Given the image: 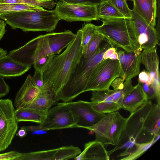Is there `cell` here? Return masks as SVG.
<instances>
[{
	"instance_id": "obj_30",
	"label": "cell",
	"mask_w": 160,
	"mask_h": 160,
	"mask_svg": "<svg viewBox=\"0 0 160 160\" xmlns=\"http://www.w3.org/2000/svg\"><path fill=\"white\" fill-rule=\"evenodd\" d=\"M117 9L126 18H131L132 10L130 9L126 0H109Z\"/></svg>"
},
{
	"instance_id": "obj_27",
	"label": "cell",
	"mask_w": 160,
	"mask_h": 160,
	"mask_svg": "<svg viewBox=\"0 0 160 160\" xmlns=\"http://www.w3.org/2000/svg\"><path fill=\"white\" fill-rule=\"evenodd\" d=\"M53 157V160H68L74 158L81 152L78 147L71 145L58 148Z\"/></svg>"
},
{
	"instance_id": "obj_20",
	"label": "cell",
	"mask_w": 160,
	"mask_h": 160,
	"mask_svg": "<svg viewBox=\"0 0 160 160\" xmlns=\"http://www.w3.org/2000/svg\"><path fill=\"white\" fill-rule=\"evenodd\" d=\"M133 9L152 27L156 25L157 12L156 0H133Z\"/></svg>"
},
{
	"instance_id": "obj_38",
	"label": "cell",
	"mask_w": 160,
	"mask_h": 160,
	"mask_svg": "<svg viewBox=\"0 0 160 160\" xmlns=\"http://www.w3.org/2000/svg\"><path fill=\"white\" fill-rule=\"evenodd\" d=\"M138 74V82L140 83H146L149 85H151L149 76L146 70H143L140 72Z\"/></svg>"
},
{
	"instance_id": "obj_37",
	"label": "cell",
	"mask_w": 160,
	"mask_h": 160,
	"mask_svg": "<svg viewBox=\"0 0 160 160\" xmlns=\"http://www.w3.org/2000/svg\"><path fill=\"white\" fill-rule=\"evenodd\" d=\"M10 88L3 77L0 75V98L7 95L9 92Z\"/></svg>"
},
{
	"instance_id": "obj_36",
	"label": "cell",
	"mask_w": 160,
	"mask_h": 160,
	"mask_svg": "<svg viewBox=\"0 0 160 160\" xmlns=\"http://www.w3.org/2000/svg\"><path fill=\"white\" fill-rule=\"evenodd\" d=\"M32 78L37 87L40 90L44 86L42 74V73L38 71L35 70Z\"/></svg>"
},
{
	"instance_id": "obj_5",
	"label": "cell",
	"mask_w": 160,
	"mask_h": 160,
	"mask_svg": "<svg viewBox=\"0 0 160 160\" xmlns=\"http://www.w3.org/2000/svg\"><path fill=\"white\" fill-rule=\"evenodd\" d=\"M126 118L117 111L108 113L96 124L85 128L94 132L95 140L104 145L116 146L124 127Z\"/></svg>"
},
{
	"instance_id": "obj_45",
	"label": "cell",
	"mask_w": 160,
	"mask_h": 160,
	"mask_svg": "<svg viewBox=\"0 0 160 160\" xmlns=\"http://www.w3.org/2000/svg\"><path fill=\"white\" fill-rule=\"evenodd\" d=\"M41 1H54V0H40Z\"/></svg>"
},
{
	"instance_id": "obj_26",
	"label": "cell",
	"mask_w": 160,
	"mask_h": 160,
	"mask_svg": "<svg viewBox=\"0 0 160 160\" xmlns=\"http://www.w3.org/2000/svg\"><path fill=\"white\" fill-rule=\"evenodd\" d=\"M58 149L22 153L18 160H53Z\"/></svg>"
},
{
	"instance_id": "obj_43",
	"label": "cell",
	"mask_w": 160,
	"mask_h": 160,
	"mask_svg": "<svg viewBox=\"0 0 160 160\" xmlns=\"http://www.w3.org/2000/svg\"><path fill=\"white\" fill-rule=\"evenodd\" d=\"M8 55L7 51L3 49L0 48V58Z\"/></svg>"
},
{
	"instance_id": "obj_14",
	"label": "cell",
	"mask_w": 160,
	"mask_h": 160,
	"mask_svg": "<svg viewBox=\"0 0 160 160\" xmlns=\"http://www.w3.org/2000/svg\"><path fill=\"white\" fill-rule=\"evenodd\" d=\"M160 102L154 104L145 120L142 130L137 143L152 141L160 132Z\"/></svg>"
},
{
	"instance_id": "obj_41",
	"label": "cell",
	"mask_w": 160,
	"mask_h": 160,
	"mask_svg": "<svg viewBox=\"0 0 160 160\" xmlns=\"http://www.w3.org/2000/svg\"><path fill=\"white\" fill-rule=\"evenodd\" d=\"M6 23L4 20L3 22L0 24V41L3 37L6 32Z\"/></svg>"
},
{
	"instance_id": "obj_44",
	"label": "cell",
	"mask_w": 160,
	"mask_h": 160,
	"mask_svg": "<svg viewBox=\"0 0 160 160\" xmlns=\"http://www.w3.org/2000/svg\"><path fill=\"white\" fill-rule=\"evenodd\" d=\"M160 132L157 135H156L153 139V143L154 144L160 138Z\"/></svg>"
},
{
	"instance_id": "obj_4",
	"label": "cell",
	"mask_w": 160,
	"mask_h": 160,
	"mask_svg": "<svg viewBox=\"0 0 160 160\" xmlns=\"http://www.w3.org/2000/svg\"><path fill=\"white\" fill-rule=\"evenodd\" d=\"M152 106L151 100H148L126 118L125 124L118 141L115 148L107 151L109 156L114 152L123 149L132 148L142 130L143 123Z\"/></svg>"
},
{
	"instance_id": "obj_16",
	"label": "cell",
	"mask_w": 160,
	"mask_h": 160,
	"mask_svg": "<svg viewBox=\"0 0 160 160\" xmlns=\"http://www.w3.org/2000/svg\"><path fill=\"white\" fill-rule=\"evenodd\" d=\"M159 62L156 47L150 50H143L142 52L141 64L144 66L149 74L151 84L153 82H160Z\"/></svg>"
},
{
	"instance_id": "obj_24",
	"label": "cell",
	"mask_w": 160,
	"mask_h": 160,
	"mask_svg": "<svg viewBox=\"0 0 160 160\" xmlns=\"http://www.w3.org/2000/svg\"><path fill=\"white\" fill-rule=\"evenodd\" d=\"M98 14L99 19L103 20L124 17L109 0L102 2L98 5Z\"/></svg>"
},
{
	"instance_id": "obj_29",
	"label": "cell",
	"mask_w": 160,
	"mask_h": 160,
	"mask_svg": "<svg viewBox=\"0 0 160 160\" xmlns=\"http://www.w3.org/2000/svg\"><path fill=\"white\" fill-rule=\"evenodd\" d=\"M96 26L91 23H87L80 29L82 32V53L85 51L87 45L94 32Z\"/></svg>"
},
{
	"instance_id": "obj_18",
	"label": "cell",
	"mask_w": 160,
	"mask_h": 160,
	"mask_svg": "<svg viewBox=\"0 0 160 160\" xmlns=\"http://www.w3.org/2000/svg\"><path fill=\"white\" fill-rule=\"evenodd\" d=\"M74 159L77 160H109L110 156L104 145L96 140L89 142L84 144L82 152Z\"/></svg>"
},
{
	"instance_id": "obj_32",
	"label": "cell",
	"mask_w": 160,
	"mask_h": 160,
	"mask_svg": "<svg viewBox=\"0 0 160 160\" xmlns=\"http://www.w3.org/2000/svg\"><path fill=\"white\" fill-rule=\"evenodd\" d=\"M26 0L30 4L39 6L49 9L53 8L56 4V3L54 1H46L40 0Z\"/></svg>"
},
{
	"instance_id": "obj_21",
	"label": "cell",
	"mask_w": 160,
	"mask_h": 160,
	"mask_svg": "<svg viewBox=\"0 0 160 160\" xmlns=\"http://www.w3.org/2000/svg\"><path fill=\"white\" fill-rule=\"evenodd\" d=\"M31 68L17 62L8 55L0 58V75L3 77L21 76Z\"/></svg>"
},
{
	"instance_id": "obj_35",
	"label": "cell",
	"mask_w": 160,
	"mask_h": 160,
	"mask_svg": "<svg viewBox=\"0 0 160 160\" xmlns=\"http://www.w3.org/2000/svg\"><path fill=\"white\" fill-rule=\"evenodd\" d=\"M117 49V48L113 47H111L109 48L104 53L103 59L104 60L109 59L111 60H118Z\"/></svg>"
},
{
	"instance_id": "obj_31",
	"label": "cell",
	"mask_w": 160,
	"mask_h": 160,
	"mask_svg": "<svg viewBox=\"0 0 160 160\" xmlns=\"http://www.w3.org/2000/svg\"><path fill=\"white\" fill-rule=\"evenodd\" d=\"M55 55L48 54L36 60L33 65L35 70L41 72L42 74L48 64Z\"/></svg>"
},
{
	"instance_id": "obj_6",
	"label": "cell",
	"mask_w": 160,
	"mask_h": 160,
	"mask_svg": "<svg viewBox=\"0 0 160 160\" xmlns=\"http://www.w3.org/2000/svg\"><path fill=\"white\" fill-rule=\"evenodd\" d=\"M49 54H52L48 33L32 39L22 46L10 51L8 55L17 62L31 67L36 60Z\"/></svg>"
},
{
	"instance_id": "obj_7",
	"label": "cell",
	"mask_w": 160,
	"mask_h": 160,
	"mask_svg": "<svg viewBox=\"0 0 160 160\" xmlns=\"http://www.w3.org/2000/svg\"><path fill=\"white\" fill-rule=\"evenodd\" d=\"M120 69L118 60L103 59L96 66L91 75L85 91L109 89L113 81L119 77Z\"/></svg>"
},
{
	"instance_id": "obj_40",
	"label": "cell",
	"mask_w": 160,
	"mask_h": 160,
	"mask_svg": "<svg viewBox=\"0 0 160 160\" xmlns=\"http://www.w3.org/2000/svg\"><path fill=\"white\" fill-rule=\"evenodd\" d=\"M21 128L25 129L27 131L36 132L38 131H47V130L40 125L37 126H23Z\"/></svg>"
},
{
	"instance_id": "obj_11",
	"label": "cell",
	"mask_w": 160,
	"mask_h": 160,
	"mask_svg": "<svg viewBox=\"0 0 160 160\" xmlns=\"http://www.w3.org/2000/svg\"><path fill=\"white\" fill-rule=\"evenodd\" d=\"M39 125L49 130L74 128L75 123L69 107L63 102L50 108Z\"/></svg>"
},
{
	"instance_id": "obj_10",
	"label": "cell",
	"mask_w": 160,
	"mask_h": 160,
	"mask_svg": "<svg viewBox=\"0 0 160 160\" xmlns=\"http://www.w3.org/2000/svg\"><path fill=\"white\" fill-rule=\"evenodd\" d=\"M66 103L73 116L74 128H85L93 126L106 115L96 110L92 106L91 102L79 100Z\"/></svg>"
},
{
	"instance_id": "obj_23",
	"label": "cell",
	"mask_w": 160,
	"mask_h": 160,
	"mask_svg": "<svg viewBox=\"0 0 160 160\" xmlns=\"http://www.w3.org/2000/svg\"><path fill=\"white\" fill-rule=\"evenodd\" d=\"M153 139L150 142L143 143H136L132 148L126 150L118 157H125L121 159L122 160H136L143 154L153 145Z\"/></svg>"
},
{
	"instance_id": "obj_15",
	"label": "cell",
	"mask_w": 160,
	"mask_h": 160,
	"mask_svg": "<svg viewBox=\"0 0 160 160\" xmlns=\"http://www.w3.org/2000/svg\"><path fill=\"white\" fill-rule=\"evenodd\" d=\"M40 90L32 76L30 74L28 75L16 94L14 100V106L18 109L29 105L35 99Z\"/></svg>"
},
{
	"instance_id": "obj_22",
	"label": "cell",
	"mask_w": 160,
	"mask_h": 160,
	"mask_svg": "<svg viewBox=\"0 0 160 160\" xmlns=\"http://www.w3.org/2000/svg\"><path fill=\"white\" fill-rule=\"evenodd\" d=\"M16 119L18 123L21 121H30L41 123L47 112L30 109L20 108L15 110Z\"/></svg>"
},
{
	"instance_id": "obj_9",
	"label": "cell",
	"mask_w": 160,
	"mask_h": 160,
	"mask_svg": "<svg viewBox=\"0 0 160 160\" xmlns=\"http://www.w3.org/2000/svg\"><path fill=\"white\" fill-rule=\"evenodd\" d=\"M15 110L11 100L0 99V152L8 148L17 132Z\"/></svg>"
},
{
	"instance_id": "obj_17",
	"label": "cell",
	"mask_w": 160,
	"mask_h": 160,
	"mask_svg": "<svg viewBox=\"0 0 160 160\" xmlns=\"http://www.w3.org/2000/svg\"><path fill=\"white\" fill-rule=\"evenodd\" d=\"M148 100L146 93L141 83L138 82L124 98L121 109L128 111L131 113L136 110Z\"/></svg>"
},
{
	"instance_id": "obj_13",
	"label": "cell",
	"mask_w": 160,
	"mask_h": 160,
	"mask_svg": "<svg viewBox=\"0 0 160 160\" xmlns=\"http://www.w3.org/2000/svg\"><path fill=\"white\" fill-rule=\"evenodd\" d=\"M142 50L138 48L130 52L121 50L117 51L120 68L119 77L124 81L132 79L140 73Z\"/></svg>"
},
{
	"instance_id": "obj_8",
	"label": "cell",
	"mask_w": 160,
	"mask_h": 160,
	"mask_svg": "<svg viewBox=\"0 0 160 160\" xmlns=\"http://www.w3.org/2000/svg\"><path fill=\"white\" fill-rule=\"evenodd\" d=\"M60 20L89 22L99 20L98 6L71 4L59 1L53 10Z\"/></svg>"
},
{
	"instance_id": "obj_46",
	"label": "cell",
	"mask_w": 160,
	"mask_h": 160,
	"mask_svg": "<svg viewBox=\"0 0 160 160\" xmlns=\"http://www.w3.org/2000/svg\"><path fill=\"white\" fill-rule=\"evenodd\" d=\"M102 2H103V1H108V0H101ZM126 1H127V0H129V1H132L133 0H126Z\"/></svg>"
},
{
	"instance_id": "obj_2",
	"label": "cell",
	"mask_w": 160,
	"mask_h": 160,
	"mask_svg": "<svg viewBox=\"0 0 160 160\" xmlns=\"http://www.w3.org/2000/svg\"><path fill=\"white\" fill-rule=\"evenodd\" d=\"M0 18L13 29L24 32L54 30L60 20L53 10L22 11L2 14Z\"/></svg>"
},
{
	"instance_id": "obj_19",
	"label": "cell",
	"mask_w": 160,
	"mask_h": 160,
	"mask_svg": "<svg viewBox=\"0 0 160 160\" xmlns=\"http://www.w3.org/2000/svg\"><path fill=\"white\" fill-rule=\"evenodd\" d=\"M57 102L55 93L47 86H44L35 99L30 104L22 108L30 109L47 112Z\"/></svg>"
},
{
	"instance_id": "obj_34",
	"label": "cell",
	"mask_w": 160,
	"mask_h": 160,
	"mask_svg": "<svg viewBox=\"0 0 160 160\" xmlns=\"http://www.w3.org/2000/svg\"><path fill=\"white\" fill-rule=\"evenodd\" d=\"M22 154V153L16 151L0 154V160H18Z\"/></svg>"
},
{
	"instance_id": "obj_28",
	"label": "cell",
	"mask_w": 160,
	"mask_h": 160,
	"mask_svg": "<svg viewBox=\"0 0 160 160\" xmlns=\"http://www.w3.org/2000/svg\"><path fill=\"white\" fill-rule=\"evenodd\" d=\"M104 40L103 37L97 31L94 32L82 56L86 58H90L97 53L100 49V44Z\"/></svg>"
},
{
	"instance_id": "obj_42",
	"label": "cell",
	"mask_w": 160,
	"mask_h": 160,
	"mask_svg": "<svg viewBox=\"0 0 160 160\" xmlns=\"http://www.w3.org/2000/svg\"><path fill=\"white\" fill-rule=\"evenodd\" d=\"M27 131L25 129L21 127V129L19 130L16 133V135L20 138H22L27 135Z\"/></svg>"
},
{
	"instance_id": "obj_48",
	"label": "cell",
	"mask_w": 160,
	"mask_h": 160,
	"mask_svg": "<svg viewBox=\"0 0 160 160\" xmlns=\"http://www.w3.org/2000/svg\"><path fill=\"white\" fill-rule=\"evenodd\" d=\"M157 0V1H159V0Z\"/></svg>"
},
{
	"instance_id": "obj_39",
	"label": "cell",
	"mask_w": 160,
	"mask_h": 160,
	"mask_svg": "<svg viewBox=\"0 0 160 160\" xmlns=\"http://www.w3.org/2000/svg\"><path fill=\"white\" fill-rule=\"evenodd\" d=\"M124 81L122 79L118 77L113 81L111 85L113 87L114 89L120 88L123 87Z\"/></svg>"
},
{
	"instance_id": "obj_33",
	"label": "cell",
	"mask_w": 160,
	"mask_h": 160,
	"mask_svg": "<svg viewBox=\"0 0 160 160\" xmlns=\"http://www.w3.org/2000/svg\"><path fill=\"white\" fill-rule=\"evenodd\" d=\"M59 1L71 4L97 6L102 2L101 0H59Z\"/></svg>"
},
{
	"instance_id": "obj_3",
	"label": "cell",
	"mask_w": 160,
	"mask_h": 160,
	"mask_svg": "<svg viewBox=\"0 0 160 160\" xmlns=\"http://www.w3.org/2000/svg\"><path fill=\"white\" fill-rule=\"evenodd\" d=\"M96 30L112 47L130 52L139 48L131 18L124 17L103 20Z\"/></svg>"
},
{
	"instance_id": "obj_47",
	"label": "cell",
	"mask_w": 160,
	"mask_h": 160,
	"mask_svg": "<svg viewBox=\"0 0 160 160\" xmlns=\"http://www.w3.org/2000/svg\"><path fill=\"white\" fill-rule=\"evenodd\" d=\"M4 0H0V3Z\"/></svg>"
},
{
	"instance_id": "obj_12",
	"label": "cell",
	"mask_w": 160,
	"mask_h": 160,
	"mask_svg": "<svg viewBox=\"0 0 160 160\" xmlns=\"http://www.w3.org/2000/svg\"><path fill=\"white\" fill-rule=\"evenodd\" d=\"M131 18L139 48L150 50L159 45L160 35L157 30L145 21L133 9Z\"/></svg>"
},
{
	"instance_id": "obj_25",
	"label": "cell",
	"mask_w": 160,
	"mask_h": 160,
	"mask_svg": "<svg viewBox=\"0 0 160 160\" xmlns=\"http://www.w3.org/2000/svg\"><path fill=\"white\" fill-rule=\"evenodd\" d=\"M45 9L34 5L20 3H0V15L22 11H39Z\"/></svg>"
},
{
	"instance_id": "obj_1",
	"label": "cell",
	"mask_w": 160,
	"mask_h": 160,
	"mask_svg": "<svg viewBox=\"0 0 160 160\" xmlns=\"http://www.w3.org/2000/svg\"><path fill=\"white\" fill-rule=\"evenodd\" d=\"M82 55V32L80 29L73 42L62 53L55 55L43 72L44 85L55 93L57 101Z\"/></svg>"
}]
</instances>
